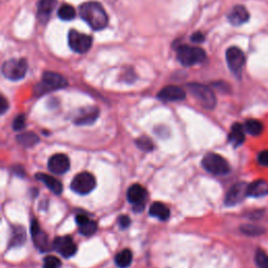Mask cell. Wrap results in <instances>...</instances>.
I'll use <instances>...</instances> for the list:
<instances>
[{"label": "cell", "instance_id": "6da1fadb", "mask_svg": "<svg viewBox=\"0 0 268 268\" xmlns=\"http://www.w3.org/2000/svg\"><path fill=\"white\" fill-rule=\"evenodd\" d=\"M80 16L94 31H101L108 25L106 11L96 2H88L82 5L80 7Z\"/></svg>", "mask_w": 268, "mask_h": 268}, {"label": "cell", "instance_id": "7a4b0ae2", "mask_svg": "<svg viewBox=\"0 0 268 268\" xmlns=\"http://www.w3.org/2000/svg\"><path fill=\"white\" fill-rule=\"evenodd\" d=\"M207 58V54L199 47L190 45H180L177 48V59L183 66H193L201 63Z\"/></svg>", "mask_w": 268, "mask_h": 268}, {"label": "cell", "instance_id": "3957f363", "mask_svg": "<svg viewBox=\"0 0 268 268\" xmlns=\"http://www.w3.org/2000/svg\"><path fill=\"white\" fill-rule=\"evenodd\" d=\"M188 88L192 95L197 100L199 104L205 109H214L216 106V96L214 91L203 84L191 83L188 85Z\"/></svg>", "mask_w": 268, "mask_h": 268}, {"label": "cell", "instance_id": "277c9868", "mask_svg": "<svg viewBox=\"0 0 268 268\" xmlns=\"http://www.w3.org/2000/svg\"><path fill=\"white\" fill-rule=\"evenodd\" d=\"M28 67L26 59H11L4 63L3 75L11 81H19L26 77Z\"/></svg>", "mask_w": 268, "mask_h": 268}, {"label": "cell", "instance_id": "5b68a950", "mask_svg": "<svg viewBox=\"0 0 268 268\" xmlns=\"http://www.w3.org/2000/svg\"><path fill=\"white\" fill-rule=\"evenodd\" d=\"M202 166L209 173L214 175L228 174L231 170L226 159L216 153H209L205 155L202 159Z\"/></svg>", "mask_w": 268, "mask_h": 268}, {"label": "cell", "instance_id": "8992f818", "mask_svg": "<svg viewBox=\"0 0 268 268\" xmlns=\"http://www.w3.org/2000/svg\"><path fill=\"white\" fill-rule=\"evenodd\" d=\"M96 185L95 178L88 172H82L75 176L71 181V190L79 195H87L91 193Z\"/></svg>", "mask_w": 268, "mask_h": 268}, {"label": "cell", "instance_id": "52a82bcc", "mask_svg": "<svg viewBox=\"0 0 268 268\" xmlns=\"http://www.w3.org/2000/svg\"><path fill=\"white\" fill-rule=\"evenodd\" d=\"M67 86V80L61 76L60 74L54 71H45L42 76V82H41L40 89L38 90L39 93H44L50 90H57L64 88Z\"/></svg>", "mask_w": 268, "mask_h": 268}, {"label": "cell", "instance_id": "ba28073f", "mask_svg": "<svg viewBox=\"0 0 268 268\" xmlns=\"http://www.w3.org/2000/svg\"><path fill=\"white\" fill-rule=\"evenodd\" d=\"M68 44L74 52L78 54H84L90 50L92 45V39L88 35L71 30L68 34Z\"/></svg>", "mask_w": 268, "mask_h": 268}, {"label": "cell", "instance_id": "9c48e42d", "mask_svg": "<svg viewBox=\"0 0 268 268\" xmlns=\"http://www.w3.org/2000/svg\"><path fill=\"white\" fill-rule=\"evenodd\" d=\"M226 62H228V65L231 69V71L236 76L240 77L242 72L243 65L245 63V56L244 53L236 46L230 47L226 51Z\"/></svg>", "mask_w": 268, "mask_h": 268}, {"label": "cell", "instance_id": "30bf717a", "mask_svg": "<svg viewBox=\"0 0 268 268\" xmlns=\"http://www.w3.org/2000/svg\"><path fill=\"white\" fill-rule=\"evenodd\" d=\"M148 193L146 189L140 184H133L128 189L127 199L133 204V210L135 212H140L145 208V202L147 200Z\"/></svg>", "mask_w": 268, "mask_h": 268}, {"label": "cell", "instance_id": "8fae6325", "mask_svg": "<svg viewBox=\"0 0 268 268\" xmlns=\"http://www.w3.org/2000/svg\"><path fill=\"white\" fill-rule=\"evenodd\" d=\"M249 196V184L245 182H238L234 184L225 196V204L233 207L244 200Z\"/></svg>", "mask_w": 268, "mask_h": 268}, {"label": "cell", "instance_id": "7c38bea8", "mask_svg": "<svg viewBox=\"0 0 268 268\" xmlns=\"http://www.w3.org/2000/svg\"><path fill=\"white\" fill-rule=\"evenodd\" d=\"M54 247L64 258H70L77 253V245L68 236L56 238L54 241Z\"/></svg>", "mask_w": 268, "mask_h": 268}, {"label": "cell", "instance_id": "4fadbf2b", "mask_svg": "<svg viewBox=\"0 0 268 268\" xmlns=\"http://www.w3.org/2000/svg\"><path fill=\"white\" fill-rule=\"evenodd\" d=\"M70 168V161L65 154H55L48 160V169L55 174H64Z\"/></svg>", "mask_w": 268, "mask_h": 268}, {"label": "cell", "instance_id": "5bb4252c", "mask_svg": "<svg viewBox=\"0 0 268 268\" xmlns=\"http://www.w3.org/2000/svg\"><path fill=\"white\" fill-rule=\"evenodd\" d=\"M158 99L164 102H177V101H182L187 96L185 91L175 85H169L163 87L157 94Z\"/></svg>", "mask_w": 268, "mask_h": 268}, {"label": "cell", "instance_id": "9a60e30c", "mask_svg": "<svg viewBox=\"0 0 268 268\" xmlns=\"http://www.w3.org/2000/svg\"><path fill=\"white\" fill-rule=\"evenodd\" d=\"M31 231H32V236H33V241L35 245L40 249L41 251H47L48 247V239L46 234L40 229V226L37 222L36 219L32 221L31 224Z\"/></svg>", "mask_w": 268, "mask_h": 268}, {"label": "cell", "instance_id": "2e32d148", "mask_svg": "<svg viewBox=\"0 0 268 268\" xmlns=\"http://www.w3.org/2000/svg\"><path fill=\"white\" fill-rule=\"evenodd\" d=\"M229 21L235 26V27H239L244 25L245 22L249 21L250 19V13L249 11L246 10L245 7L243 6H236L232 9V11L230 12L229 16Z\"/></svg>", "mask_w": 268, "mask_h": 268}, {"label": "cell", "instance_id": "e0dca14e", "mask_svg": "<svg viewBox=\"0 0 268 268\" xmlns=\"http://www.w3.org/2000/svg\"><path fill=\"white\" fill-rule=\"evenodd\" d=\"M76 221L79 226L80 234L84 236H91L96 232V223L93 220H90L86 215H77Z\"/></svg>", "mask_w": 268, "mask_h": 268}, {"label": "cell", "instance_id": "ac0fdd59", "mask_svg": "<svg viewBox=\"0 0 268 268\" xmlns=\"http://www.w3.org/2000/svg\"><path fill=\"white\" fill-rule=\"evenodd\" d=\"M57 7V0H40L38 4V18L41 22H46Z\"/></svg>", "mask_w": 268, "mask_h": 268}, {"label": "cell", "instance_id": "d6986e66", "mask_svg": "<svg viewBox=\"0 0 268 268\" xmlns=\"http://www.w3.org/2000/svg\"><path fill=\"white\" fill-rule=\"evenodd\" d=\"M37 178L41 182H43L46 187L56 195H60L62 193V191H63V184H62V182L59 181L58 179L54 178L51 175L40 173V174H37Z\"/></svg>", "mask_w": 268, "mask_h": 268}, {"label": "cell", "instance_id": "ffe728a7", "mask_svg": "<svg viewBox=\"0 0 268 268\" xmlns=\"http://www.w3.org/2000/svg\"><path fill=\"white\" fill-rule=\"evenodd\" d=\"M230 141L233 143V146L238 147L244 142L245 140V129L240 124H234L232 126L230 136H229Z\"/></svg>", "mask_w": 268, "mask_h": 268}, {"label": "cell", "instance_id": "44dd1931", "mask_svg": "<svg viewBox=\"0 0 268 268\" xmlns=\"http://www.w3.org/2000/svg\"><path fill=\"white\" fill-rule=\"evenodd\" d=\"M268 195V182L265 180H257L249 184V196L262 197Z\"/></svg>", "mask_w": 268, "mask_h": 268}, {"label": "cell", "instance_id": "7402d4cb", "mask_svg": "<svg viewBox=\"0 0 268 268\" xmlns=\"http://www.w3.org/2000/svg\"><path fill=\"white\" fill-rule=\"evenodd\" d=\"M149 213H150V216L157 218L161 221H166L170 217V210L161 202L152 203Z\"/></svg>", "mask_w": 268, "mask_h": 268}, {"label": "cell", "instance_id": "603a6c76", "mask_svg": "<svg viewBox=\"0 0 268 268\" xmlns=\"http://www.w3.org/2000/svg\"><path fill=\"white\" fill-rule=\"evenodd\" d=\"M99 116V110L96 108L84 109L80 113V115L76 118L75 123L77 125H89V124L94 123V120Z\"/></svg>", "mask_w": 268, "mask_h": 268}, {"label": "cell", "instance_id": "cb8c5ba5", "mask_svg": "<svg viewBox=\"0 0 268 268\" xmlns=\"http://www.w3.org/2000/svg\"><path fill=\"white\" fill-rule=\"evenodd\" d=\"M133 260V255L130 250H124L115 256V264L119 268H127Z\"/></svg>", "mask_w": 268, "mask_h": 268}, {"label": "cell", "instance_id": "d4e9b609", "mask_svg": "<svg viewBox=\"0 0 268 268\" xmlns=\"http://www.w3.org/2000/svg\"><path fill=\"white\" fill-rule=\"evenodd\" d=\"M16 138H17V141L20 143V145L26 147V148L34 147L36 143L39 142V137L33 132L22 133V134L18 135Z\"/></svg>", "mask_w": 268, "mask_h": 268}, {"label": "cell", "instance_id": "484cf974", "mask_svg": "<svg viewBox=\"0 0 268 268\" xmlns=\"http://www.w3.org/2000/svg\"><path fill=\"white\" fill-rule=\"evenodd\" d=\"M26 233L25 230L22 228H20V226H16V228L13 230V235L11 238V242H10V246L14 247V246H21L25 242H26Z\"/></svg>", "mask_w": 268, "mask_h": 268}, {"label": "cell", "instance_id": "4316f807", "mask_svg": "<svg viewBox=\"0 0 268 268\" xmlns=\"http://www.w3.org/2000/svg\"><path fill=\"white\" fill-rule=\"evenodd\" d=\"M244 129L247 133H250L251 135L257 136L263 132V125H262V123H260L257 119H249L245 123Z\"/></svg>", "mask_w": 268, "mask_h": 268}, {"label": "cell", "instance_id": "83f0119b", "mask_svg": "<svg viewBox=\"0 0 268 268\" xmlns=\"http://www.w3.org/2000/svg\"><path fill=\"white\" fill-rule=\"evenodd\" d=\"M58 16L60 19L64 20V21H69V20H72L76 17V10L70 5H63L60 7Z\"/></svg>", "mask_w": 268, "mask_h": 268}, {"label": "cell", "instance_id": "f1b7e54d", "mask_svg": "<svg viewBox=\"0 0 268 268\" xmlns=\"http://www.w3.org/2000/svg\"><path fill=\"white\" fill-rule=\"evenodd\" d=\"M241 232L246 234V235H249V236H258V235L262 234L264 231H263V229L259 228V226H257V225L246 224V225L242 226Z\"/></svg>", "mask_w": 268, "mask_h": 268}, {"label": "cell", "instance_id": "f546056e", "mask_svg": "<svg viewBox=\"0 0 268 268\" xmlns=\"http://www.w3.org/2000/svg\"><path fill=\"white\" fill-rule=\"evenodd\" d=\"M136 145H137V147H138L140 150L147 151V152L152 151V150H153V147H154L152 140L149 139L148 137H140V138H138V139L136 140Z\"/></svg>", "mask_w": 268, "mask_h": 268}, {"label": "cell", "instance_id": "4dcf8cb0", "mask_svg": "<svg viewBox=\"0 0 268 268\" xmlns=\"http://www.w3.org/2000/svg\"><path fill=\"white\" fill-rule=\"evenodd\" d=\"M255 260L259 268H268V255L265 252L259 250L256 253Z\"/></svg>", "mask_w": 268, "mask_h": 268}, {"label": "cell", "instance_id": "1f68e13d", "mask_svg": "<svg viewBox=\"0 0 268 268\" xmlns=\"http://www.w3.org/2000/svg\"><path fill=\"white\" fill-rule=\"evenodd\" d=\"M61 261L55 256H48L43 261V268H60Z\"/></svg>", "mask_w": 268, "mask_h": 268}, {"label": "cell", "instance_id": "d6a6232c", "mask_svg": "<svg viewBox=\"0 0 268 268\" xmlns=\"http://www.w3.org/2000/svg\"><path fill=\"white\" fill-rule=\"evenodd\" d=\"M26 127V118L23 115H18L13 121V129L16 131L22 130Z\"/></svg>", "mask_w": 268, "mask_h": 268}, {"label": "cell", "instance_id": "836d02e7", "mask_svg": "<svg viewBox=\"0 0 268 268\" xmlns=\"http://www.w3.org/2000/svg\"><path fill=\"white\" fill-rule=\"evenodd\" d=\"M130 223H131V220H130V218H129L128 216H126V215L120 216V217L118 218V225L120 226L121 229H127L128 226L130 225Z\"/></svg>", "mask_w": 268, "mask_h": 268}, {"label": "cell", "instance_id": "e575fe53", "mask_svg": "<svg viewBox=\"0 0 268 268\" xmlns=\"http://www.w3.org/2000/svg\"><path fill=\"white\" fill-rule=\"evenodd\" d=\"M259 162L262 164V166H267L268 167V150L262 151L259 156H258Z\"/></svg>", "mask_w": 268, "mask_h": 268}, {"label": "cell", "instance_id": "d590c367", "mask_svg": "<svg viewBox=\"0 0 268 268\" xmlns=\"http://www.w3.org/2000/svg\"><path fill=\"white\" fill-rule=\"evenodd\" d=\"M204 39H205V38H204L203 34L199 33V32L193 34L192 37H191V40L193 41V42H195V43H201V42H203Z\"/></svg>", "mask_w": 268, "mask_h": 268}, {"label": "cell", "instance_id": "8d00e7d4", "mask_svg": "<svg viewBox=\"0 0 268 268\" xmlns=\"http://www.w3.org/2000/svg\"><path fill=\"white\" fill-rule=\"evenodd\" d=\"M8 108H9V104H8L6 98L2 96V105H0V111H2V114H4Z\"/></svg>", "mask_w": 268, "mask_h": 268}]
</instances>
